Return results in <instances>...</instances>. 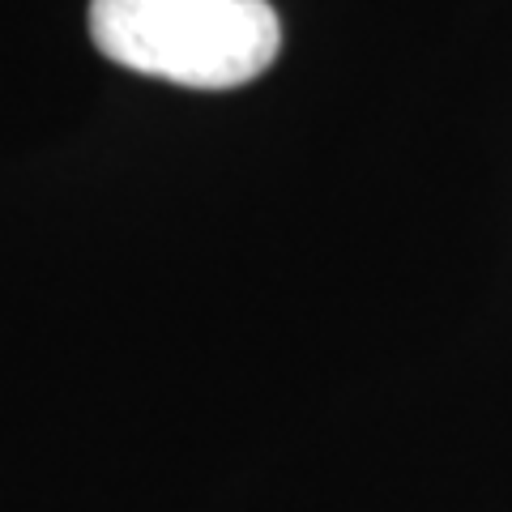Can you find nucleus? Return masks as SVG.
<instances>
[{
  "label": "nucleus",
  "instance_id": "1",
  "mask_svg": "<svg viewBox=\"0 0 512 512\" xmlns=\"http://www.w3.org/2000/svg\"><path fill=\"white\" fill-rule=\"evenodd\" d=\"M94 47L133 73L192 90H231L278 60L269 0H90Z\"/></svg>",
  "mask_w": 512,
  "mask_h": 512
}]
</instances>
